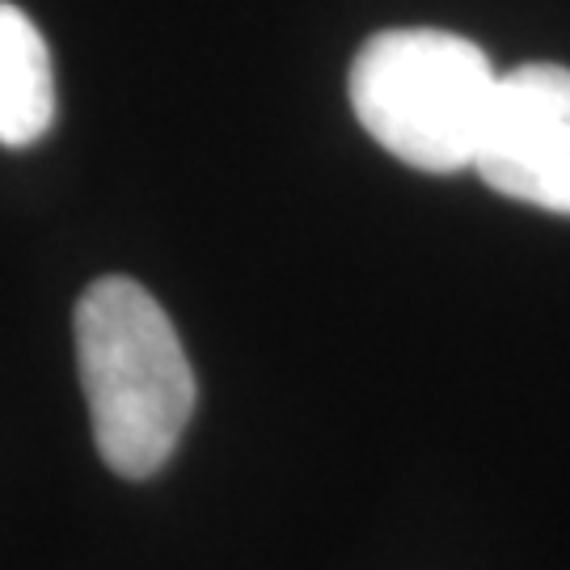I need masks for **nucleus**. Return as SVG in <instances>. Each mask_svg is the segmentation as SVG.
<instances>
[{
	"instance_id": "3",
	"label": "nucleus",
	"mask_w": 570,
	"mask_h": 570,
	"mask_svg": "<svg viewBox=\"0 0 570 570\" xmlns=\"http://www.w3.org/2000/svg\"><path fill=\"white\" fill-rule=\"evenodd\" d=\"M473 174L508 199L570 216V68L520 63L499 77Z\"/></svg>"
},
{
	"instance_id": "2",
	"label": "nucleus",
	"mask_w": 570,
	"mask_h": 570,
	"mask_svg": "<svg viewBox=\"0 0 570 570\" xmlns=\"http://www.w3.org/2000/svg\"><path fill=\"white\" fill-rule=\"evenodd\" d=\"M494 63L452 30H381L351 63V110L372 140L423 174H461L478 161L494 94Z\"/></svg>"
},
{
	"instance_id": "4",
	"label": "nucleus",
	"mask_w": 570,
	"mask_h": 570,
	"mask_svg": "<svg viewBox=\"0 0 570 570\" xmlns=\"http://www.w3.org/2000/svg\"><path fill=\"white\" fill-rule=\"evenodd\" d=\"M56 122V72L39 26L0 0V144L26 148Z\"/></svg>"
},
{
	"instance_id": "1",
	"label": "nucleus",
	"mask_w": 570,
	"mask_h": 570,
	"mask_svg": "<svg viewBox=\"0 0 570 570\" xmlns=\"http://www.w3.org/2000/svg\"><path fill=\"white\" fill-rule=\"evenodd\" d=\"M94 444L119 478H148L174 456L195 414V372L153 292L106 275L72 317Z\"/></svg>"
}]
</instances>
